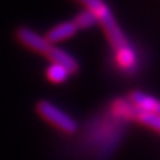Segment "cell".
<instances>
[{
	"label": "cell",
	"mask_w": 160,
	"mask_h": 160,
	"mask_svg": "<svg viewBox=\"0 0 160 160\" xmlns=\"http://www.w3.org/2000/svg\"><path fill=\"white\" fill-rule=\"evenodd\" d=\"M78 2H81L88 10H91L97 16L98 23H101L103 26L106 36L111 41V45L118 51L119 58L122 60V64H126V65L132 64L135 61L132 50L129 48L126 37H125L122 28L119 27L118 21H116L115 16L112 14L108 4L103 0H78Z\"/></svg>",
	"instance_id": "obj_1"
},
{
	"label": "cell",
	"mask_w": 160,
	"mask_h": 160,
	"mask_svg": "<svg viewBox=\"0 0 160 160\" xmlns=\"http://www.w3.org/2000/svg\"><path fill=\"white\" fill-rule=\"evenodd\" d=\"M37 112L40 115L48 121L51 125H54L55 128H58L60 130H62L64 133H75L78 129V125H77L75 119L72 116H70L68 113L60 109L58 106H55L52 102L50 101H40L37 103Z\"/></svg>",
	"instance_id": "obj_2"
},
{
	"label": "cell",
	"mask_w": 160,
	"mask_h": 160,
	"mask_svg": "<svg viewBox=\"0 0 160 160\" xmlns=\"http://www.w3.org/2000/svg\"><path fill=\"white\" fill-rule=\"evenodd\" d=\"M17 38L20 42H23L24 45H27L28 48L34 50V51L40 52V54L47 55L48 51L51 50L52 45L47 41V38L40 34H37L36 31H33L28 27H18L17 28Z\"/></svg>",
	"instance_id": "obj_3"
},
{
	"label": "cell",
	"mask_w": 160,
	"mask_h": 160,
	"mask_svg": "<svg viewBox=\"0 0 160 160\" xmlns=\"http://www.w3.org/2000/svg\"><path fill=\"white\" fill-rule=\"evenodd\" d=\"M129 99L140 112L160 116V101L152 95L145 94L142 91H133V92H130Z\"/></svg>",
	"instance_id": "obj_4"
},
{
	"label": "cell",
	"mask_w": 160,
	"mask_h": 160,
	"mask_svg": "<svg viewBox=\"0 0 160 160\" xmlns=\"http://www.w3.org/2000/svg\"><path fill=\"white\" fill-rule=\"evenodd\" d=\"M47 57L52 61V64H58V65L64 67L70 74L78 72V70H79L78 61H77L71 54H68L67 51H64V50H61V48H58V47H54V45H52L51 50H50L48 54H47Z\"/></svg>",
	"instance_id": "obj_5"
},
{
	"label": "cell",
	"mask_w": 160,
	"mask_h": 160,
	"mask_svg": "<svg viewBox=\"0 0 160 160\" xmlns=\"http://www.w3.org/2000/svg\"><path fill=\"white\" fill-rule=\"evenodd\" d=\"M77 31H78V28H77V26L74 24L72 20L64 21L61 24L52 27L51 30L47 33L45 38H47V41L52 45V44H55V42H60V41H64V40H67V38H71L72 36L77 34Z\"/></svg>",
	"instance_id": "obj_6"
},
{
	"label": "cell",
	"mask_w": 160,
	"mask_h": 160,
	"mask_svg": "<svg viewBox=\"0 0 160 160\" xmlns=\"http://www.w3.org/2000/svg\"><path fill=\"white\" fill-rule=\"evenodd\" d=\"M74 24L77 26V28H89V27H92V26H95L98 23V18H97V16L94 14V13L91 12V10H88V9H85V10H82V12H79L78 14L75 16V18H74Z\"/></svg>",
	"instance_id": "obj_7"
},
{
	"label": "cell",
	"mask_w": 160,
	"mask_h": 160,
	"mask_svg": "<svg viewBox=\"0 0 160 160\" xmlns=\"http://www.w3.org/2000/svg\"><path fill=\"white\" fill-rule=\"evenodd\" d=\"M113 111H115V113H118V115H121V116H125V118H128V119H138V116H139V113H140V111L136 108L132 102L128 103V102H123V101H118V102L113 105Z\"/></svg>",
	"instance_id": "obj_8"
},
{
	"label": "cell",
	"mask_w": 160,
	"mask_h": 160,
	"mask_svg": "<svg viewBox=\"0 0 160 160\" xmlns=\"http://www.w3.org/2000/svg\"><path fill=\"white\" fill-rule=\"evenodd\" d=\"M71 74L64 68V67L58 65V64H51L47 70V78L54 84H61V82L67 81Z\"/></svg>",
	"instance_id": "obj_9"
},
{
	"label": "cell",
	"mask_w": 160,
	"mask_h": 160,
	"mask_svg": "<svg viewBox=\"0 0 160 160\" xmlns=\"http://www.w3.org/2000/svg\"><path fill=\"white\" fill-rule=\"evenodd\" d=\"M138 121L142 125H145V126L152 128V129L160 132V116L152 115V113H146V112H140L139 116H138Z\"/></svg>",
	"instance_id": "obj_10"
}]
</instances>
